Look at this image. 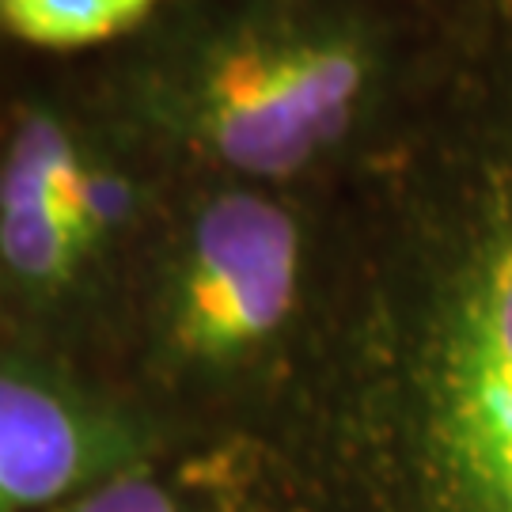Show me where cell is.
<instances>
[{
    "label": "cell",
    "instance_id": "1",
    "mask_svg": "<svg viewBox=\"0 0 512 512\" xmlns=\"http://www.w3.org/2000/svg\"><path fill=\"white\" fill-rule=\"evenodd\" d=\"M361 38L296 16H239L133 80L137 114L247 179H293L365 99Z\"/></svg>",
    "mask_w": 512,
    "mask_h": 512
},
{
    "label": "cell",
    "instance_id": "2",
    "mask_svg": "<svg viewBox=\"0 0 512 512\" xmlns=\"http://www.w3.org/2000/svg\"><path fill=\"white\" fill-rule=\"evenodd\" d=\"M304 270L300 220L251 186L198 202L156 289V346L190 372H224L293 323Z\"/></svg>",
    "mask_w": 512,
    "mask_h": 512
},
{
    "label": "cell",
    "instance_id": "3",
    "mask_svg": "<svg viewBox=\"0 0 512 512\" xmlns=\"http://www.w3.org/2000/svg\"><path fill=\"white\" fill-rule=\"evenodd\" d=\"M141 456V421L73 357L0 330V512H50Z\"/></svg>",
    "mask_w": 512,
    "mask_h": 512
},
{
    "label": "cell",
    "instance_id": "4",
    "mask_svg": "<svg viewBox=\"0 0 512 512\" xmlns=\"http://www.w3.org/2000/svg\"><path fill=\"white\" fill-rule=\"evenodd\" d=\"M437 448L467 512H512V236L459 300L437 372Z\"/></svg>",
    "mask_w": 512,
    "mask_h": 512
},
{
    "label": "cell",
    "instance_id": "5",
    "mask_svg": "<svg viewBox=\"0 0 512 512\" xmlns=\"http://www.w3.org/2000/svg\"><path fill=\"white\" fill-rule=\"evenodd\" d=\"M164 0H0V35L23 46L76 54L137 35Z\"/></svg>",
    "mask_w": 512,
    "mask_h": 512
},
{
    "label": "cell",
    "instance_id": "6",
    "mask_svg": "<svg viewBox=\"0 0 512 512\" xmlns=\"http://www.w3.org/2000/svg\"><path fill=\"white\" fill-rule=\"evenodd\" d=\"M50 512H183L175 494L164 482H156V475L148 467H133L122 475L99 482L84 494L69 497L65 505H57Z\"/></svg>",
    "mask_w": 512,
    "mask_h": 512
}]
</instances>
